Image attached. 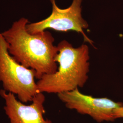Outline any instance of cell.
Listing matches in <instances>:
<instances>
[{
  "instance_id": "6da1fadb",
  "label": "cell",
  "mask_w": 123,
  "mask_h": 123,
  "mask_svg": "<svg viewBox=\"0 0 123 123\" xmlns=\"http://www.w3.org/2000/svg\"><path fill=\"white\" fill-rule=\"evenodd\" d=\"M28 19L20 18L10 28L2 32L9 54L28 68L36 72V79L52 74L57 70L55 58L58 53L54 38L48 31L31 34L26 29Z\"/></svg>"
},
{
  "instance_id": "7a4b0ae2",
  "label": "cell",
  "mask_w": 123,
  "mask_h": 123,
  "mask_svg": "<svg viewBox=\"0 0 123 123\" xmlns=\"http://www.w3.org/2000/svg\"><path fill=\"white\" fill-rule=\"evenodd\" d=\"M55 61L59 66L55 73L43 75L37 82L41 92L60 93L82 88L88 80L89 50L86 44L74 47L66 40L57 46Z\"/></svg>"
},
{
  "instance_id": "3957f363",
  "label": "cell",
  "mask_w": 123,
  "mask_h": 123,
  "mask_svg": "<svg viewBox=\"0 0 123 123\" xmlns=\"http://www.w3.org/2000/svg\"><path fill=\"white\" fill-rule=\"evenodd\" d=\"M35 79V71L20 64L9 54L0 32V82L3 89L17 95L23 103L31 102L40 92Z\"/></svg>"
},
{
  "instance_id": "277c9868",
  "label": "cell",
  "mask_w": 123,
  "mask_h": 123,
  "mask_svg": "<svg viewBox=\"0 0 123 123\" xmlns=\"http://www.w3.org/2000/svg\"><path fill=\"white\" fill-rule=\"evenodd\" d=\"M50 0L52 4L51 14L42 21L27 24L26 25L27 31L31 34H35L47 29L64 32L75 31L83 35L85 42L93 45V42L84 31L88 27V24L82 16L83 0H73L70 6L66 9L58 7L55 0Z\"/></svg>"
},
{
  "instance_id": "5b68a950",
  "label": "cell",
  "mask_w": 123,
  "mask_h": 123,
  "mask_svg": "<svg viewBox=\"0 0 123 123\" xmlns=\"http://www.w3.org/2000/svg\"><path fill=\"white\" fill-rule=\"evenodd\" d=\"M57 95L67 108L89 115L98 123L114 121V110L123 106L122 102H115L107 98H94L84 94L79 88Z\"/></svg>"
},
{
  "instance_id": "8992f818",
  "label": "cell",
  "mask_w": 123,
  "mask_h": 123,
  "mask_svg": "<svg viewBox=\"0 0 123 123\" xmlns=\"http://www.w3.org/2000/svg\"><path fill=\"white\" fill-rule=\"evenodd\" d=\"M0 95L4 100V109L10 123H52L43 116L45 97L43 92L37 94L29 105H25L13 93L3 89L0 90Z\"/></svg>"
},
{
  "instance_id": "52a82bcc",
  "label": "cell",
  "mask_w": 123,
  "mask_h": 123,
  "mask_svg": "<svg viewBox=\"0 0 123 123\" xmlns=\"http://www.w3.org/2000/svg\"><path fill=\"white\" fill-rule=\"evenodd\" d=\"M114 115L115 119L119 118H123V106L115 110Z\"/></svg>"
}]
</instances>
